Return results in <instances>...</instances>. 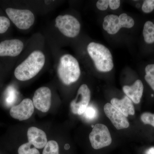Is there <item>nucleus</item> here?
<instances>
[{
    "label": "nucleus",
    "instance_id": "nucleus-1",
    "mask_svg": "<svg viewBox=\"0 0 154 154\" xmlns=\"http://www.w3.org/2000/svg\"><path fill=\"white\" fill-rule=\"evenodd\" d=\"M45 63V56L40 51L31 53L26 59L19 64L14 71L15 76L20 81H26L36 76Z\"/></svg>",
    "mask_w": 154,
    "mask_h": 154
},
{
    "label": "nucleus",
    "instance_id": "nucleus-2",
    "mask_svg": "<svg viewBox=\"0 0 154 154\" xmlns=\"http://www.w3.org/2000/svg\"><path fill=\"white\" fill-rule=\"evenodd\" d=\"M57 74L62 82L66 85L76 82L81 75L79 65L75 58L70 54L60 57L57 68Z\"/></svg>",
    "mask_w": 154,
    "mask_h": 154
},
{
    "label": "nucleus",
    "instance_id": "nucleus-3",
    "mask_svg": "<svg viewBox=\"0 0 154 154\" xmlns=\"http://www.w3.org/2000/svg\"><path fill=\"white\" fill-rule=\"evenodd\" d=\"M87 50L99 71L106 72L113 69V57L107 47L103 45L92 42L88 45Z\"/></svg>",
    "mask_w": 154,
    "mask_h": 154
},
{
    "label": "nucleus",
    "instance_id": "nucleus-4",
    "mask_svg": "<svg viewBox=\"0 0 154 154\" xmlns=\"http://www.w3.org/2000/svg\"><path fill=\"white\" fill-rule=\"evenodd\" d=\"M134 25V19L126 14L123 13L119 16L110 14L104 18L103 28L109 34L113 35L118 33L122 28H130Z\"/></svg>",
    "mask_w": 154,
    "mask_h": 154
},
{
    "label": "nucleus",
    "instance_id": "nucleus-5",
    "mask_svg": "<svg viewBox=\"0 0 154 154\" xmlns=\"http://www.w3.org/2000/svg\"><path fill=\"white\" fill-rule=\"evenodd\" d=\"M6 12L14 25L21 30L29 29L35 21L34 14L29 10L8 8Z\"/></svg>",
    "mask_w": 154,
    "mask_h": 154
},
{
    "label": "nucleus",
    "instance_id": "nucleus-6",
    "mask_svg": "<svg viewBox=\"0 0 154 154\" xmlns=\"http://www.w3.org/2000/svg\"><path fill=\"white\" fill-rule=\"evenodd\" d=\"M55 26L63 35L69 38L78 36L81 29L79 22L70 15L58 16L55 19Z\"/></svg>",
    "mask_w": 154,
    "mask_h": 154
},
{
    "label": "nucleus",
    "instance_id": "nucleus-7",
    "mask_svg": "<svg viewBox=\"0 0 154 154\" xmlns=\"http://www.w3.org/2000/svg\"><path fill=\"white\" fill-rule=\"evenodd\" d=\"M89 139L91 146L95 149H99L110 145L112 138L107 126L104 124H97L93 128Z\"/></svg>",
    "mask_w": 154,
    "mask_h": 154
},
{
    "label": "nucleus",
    "instance_id": "nucleus-8",
    "mask_svg": "<svg viewBox=\"0 0 154 154\" xmlns=\"http://www.w3.org/2000/svg\"><path fill=\"white\" fill-rule=\"evenodd\" d=\"M91 98V92L85 84L82 85L79 90L76 97L71 102L70 108L72 113L82 115L89 105Z\"/></svg>",
    "mask_w": 154,
    "mask_h": 154
},
{
    "label": "nucleus",
    "instance_id": "nucleus-9",
    "mask_svg": "<svg viewBox=\"0 0 154 154\" xmlns=\"http://www.w3.org/2000/svg\"><path fill=\"white\" fill-rule=\"evenodd\" d=\"M34 107L43 113L49 110L51 104V92L47 87H42L37 89L33 98Z\"/></svg>",
    "mask_w": 154,
    "mask_h": 154
},
{
    "label": "nucleus",
    "instance_id": "nucleus-10",
    "mask_svg": "<svg viewBox=\"0 0 154 154\" xmlns=\"http://www.w3.org/2000/svg\"><path fill=\"white\" fill-rule=\"evenodd\" d=\"M34 106L33 101L30 99H25L17 105L11 107L10 113L11 116L19 121L27 120L33 114Z\"/></svg>",
    "mask_w": 154,
    "mask_h": 154
},
{
    "label": "nucleus",
    "instance_id": "nucleus-11",
    "mask_svg": "<svg viewBox=\"0 0 154 154\" xmlns=\"http://www.w3.org/2000/svg\"><path fill=\"white\" fill-rule=\"evenodd\" d=\"M104 112L114 127L118 130L128 128L129 123L127 117L110 103L105 104Z\"/></svg>",
    "mask_w": 154,
    "mask_h": 154
},
{
    "label": "nucleus",
    "instance_id": "nucleus-12",
    "mask_svg": "<svg viewBox=\"0 0 154 154\" xmlns=\"http://www.w3.org/2000/svg\"><path fill=\"white\" fill-rule=\"evenodd\" d=\"M24 44L18 39H9L0 42V56L16 57L22 52Z\"/></svg>",
    "mask_w": 154,
    "mask_h": 154
},
{
    "label": "nucleus",
    "instance_id": "nucleus-13",
    "mask_svg": "<svg viewBox=\"0 0 154 154\" xmlns=\"http://www.w3.org/2000/svg\"><path fill=\"white\" fill-rule=\"evenodd\" d=\"M28 142L37 149L44 148L48 142L46 134L42 130L31 127L27 132Z\"/></svg>",
    "mask_w": 154,
    "mask_h": 154
},
{
    "label": "nucleus",
    "instance_id": "nucleus-14",
    "mask_svg": "<svg viewBox=\"0 0 154 154\" xmlns=\"http://www.w3.org/2000/svg\"><path fill=\"white\" fill-rule=\"evenodd\" d=\"M144 87L140 80L135 81L131 86H124L122 88L123 92L132 102L139 104L143 94Z\"/></svg>",
    "mask_w": 154,
    "mask_h": 154
},
{
    "label": "nucleus",
    "instance_id": "nucleus-15",
    "mask_svg": "<svg viewBox=\"0 0 154 154\" xmlns=\"http://www.w3.org/2000/svg\"><path fill=\"white\" fill-rule=\"evenodd\" d=\"M111 104L126 117L134 114V107L132 101L126 96L121 99L113 98L111 99Z\"/></svg>",
    "mask_w": 154,
    "mask_h": 154
},
{
    "label": "nucleus",
    "instance_id": "nucleus-16",
    "mask_svg": "<svg viewBox=\"0 0 154 154\" xmlns=\"http://www.w3.org/2000/svg\"><path fill=\"white\" fill-rule=\"evenodd\" d=\"M143 36L146 43L152 44L154 42V24L151 21H147L143 26Z\"/></svg>",
    "mask_w": 154,
    "mask_h": 154
},
{
    "label": "nucleus",
    "instance_id": "nucleus-17",
    "mask_svg": "<svg viewBox=\"0 0 154 154\" xmlns=\"http://www.w3.org/2000/svg\"><path fill=\"white\" fill-rule=\"evenodd\" d=\"M145 70V79L154 91V64L148 65Z\"/></svg>",
    "mask_w": 154,
    "mask_h": 154
},
{
    "label": "nucleus",
    "instance_id": "nucleus-18",
    "mask_svg": "<svg viewBox=\"0 0 154 154\" xmlns=\"http://www.w3.org/2000/svg\"><path fill=\"white\" fill-rule=\"evenodd\" d=\"M42 154H59L58 144L56 141H48L44 147Z\"/></svg>",
    "mask_w": 154,
    "mask_h": 154
},
{
    "label": "nucleus",
    "instance_id": "nucleus-19",
    "mask_svg": "<svg viewBox=\"0 0 154 154\" xmlns=\"http://www.w3.org/2000/svg\"><path fill=\"white\" fill-rule=\"evenodd\" d=\"M33 146L29 142L23 144L19 146L18 149V154H40L37 149Z\"/></svg>",
    "mask_w": 154,
    "mask_h": 154
},
{
    "label": "nucleus",
    "instance_id": "nucleus-20",
    "mask_svg": "<svg viewBox=\"0 0 154 154\" xmlns=\"http://www.w3.org/2000/svg\"><path fill=\"white\" fill-rule=\"evenodd\" d=\"M84 117L88 120H93L97 118L98 111L97 108L93 105H88L84 113Z\"/></svg>",
    "mask_w": 154,
    "mask_h": 154
},
{
    "label": "nucleus",
    "instance_id": "nucleus-21",
    "mask_svg": "<svg viewBox=\"0 0 154 154\" xmlns=\"http://www.w3.org/2000/svg\"><path fill=\"white\" fill-rule=\"evenodd\" d=\"M140 118L144 124L150 125L154 127V114L145 112L141 116Z\"/></svg>",
    "mask_w": 154,
    "mask_h": 154
},
{
    "label": "nucleus",
    "instance_id": "nucleus-22",
    "mask_svg": "<svg viewBox=\"0 0 154 154\" xmlns=\"http://www.w3.org/2000/svg\"><path fill=\"white\" fill-rule=\"evenodd\" d=\"M11 25L10 20L5 17H0V33H5Z\"/></svg>",
    "mask_w": 154,
    "mask_h": 154
},
{
    "label": "nucleus",
    "instance_id": "nucleus-23",
    "mask_svg": "<svg viewBox=\"0 0 154 154\" xmlns=\"http://www.w3.org/2000/svg\"><path fill=\"white\" fill-rule=\"evenodd\" d=\"M142 10L144 13L149 14L154 10V0H146L144 1Z\"/></svg>",
    "mask_w": 154,
    "mask_h": 154
},
{
    "label": "nucleus",
    "instance_id": "nucleus-24",
    "mask_svg": "<svg viewBox=\"0 0 154 154\" xmlns=\"http://www.w3.org/2000/svg\"><path fill=\"white\" fill-rule=\"evenodd\" d=\"M109 0H99L96 3V7L100 11L107 10L109 6Z\"/></svg>",
    "mask_w": 154,
    "mask_h": 154
},
{
    "label": "nucleus",
    "instance_id": "nucleus-25",
    "mask_svg": "<svg viewBox=\"0 0 154 154\" xmlns=\"http://www.w3.org/2000/svg\"><path fill=\"white\" fill-rule=\"evenodd\" d=\"M15 99H16V95L14 91H12V89H10L6 100L8 105L11 106L14 103Z\"/></svg>",
    "mask_w": 154,
    "mask_h": 154
},
{
    "label": "nucleus",
    "instance_id": "nucleus-26",
    "mask_svg": "<svg viewBox=\"0 0 154 154\" xmlns=\"http://www.w3.org/2000/svg\"><path fill=\"white\" fill-rule=\"evenodd\" d=\"M109 6L111 10H115L118 9L120 5L119 0H109Z\"/></svg>",
    "mask_w": 154,
    "mask_h": 154
},
{
    "label": "nucleus",
    "instance_id": "nucleus-27",
    "mask_svg": "<svg viewBox=\"0 0 154 154\" xmlns=\"http://www.w3.org/2000/svg\"><path fill=\"white\" fill-rule=\"evenodd\" d=\"M145 154H154V147L148 149L145 152Z\"/></svg>",
    "mask_w": 154,
    "mask_h": 154
},
{
    "label": "nucleus",
    "instance_id": "nucleus-28",
    "mask_svg": "<svg viewBox=\"0 0 154 154\" xmlns=\"http://www.w3.org/2000/svg\"><path fill=\"white\" fill-rule=\"evenodd\" d=\"M64 148L66 150L69 149L70 148L69 145L68 144H66Z\"/></svg>",
    "mask_w": 154,
    "mask_h": 154
}]
</instances>
